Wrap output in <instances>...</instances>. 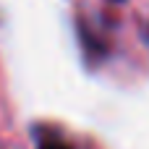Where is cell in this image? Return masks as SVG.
<instances>
[{
	"mask_svg": "<svg viewBox=\"0 0 149 149\" xmlns=\"http://www.w3.org/2000/svg\"><path fill=\"white\" fill-rule=\"evenodd\" d=\"M141 37H144V45L149 47V26H144V31H141Z\"/></svg>",
	"mask_w": 149,
	"mask_h": 149,
	"instance_id": "obj_3",
	"label": "cell"
},
{
	"mask_svg": "<svg viewBox=\"0 0 149 149\" xmlns=\"http://www.w3.org/2000/svg\"><path fill=\"white\" fill-rule=\"evenodd\" d=\"M76 34H79V45L84 50V60L89 65H100L110 55V39H107V34L100 31L97 24L86 21L84 16H79V21H76Z\"/></svg>",
	"mask_w": 149,
	"mask_h": 149,
	"instance_id": "obj_1",
	"label": "cell"
},
{
	"mask_svg": "<svg viewBox=\"0 0 149 149\" xmlns=\"http://www.w3.org/2000/svg\"><path fill=\"white\" fill-rule=\"evenodd\" d=\"M37 149H73L63 136H58L55 131H47V134H37Z\"/></svg>",
	"mask_w": 149,
	"mask_h": 149,
	"instance_id": "obj_2",
	"label": "cell"
},
{
	"mask_svg": "<svg viewBox=\"0 0 149 149\" xmlns=\"http://www.w3.org/2000/svg\"><path fill=\"white\" fill-rule=\"evenodd\" d=\"M110 3H118V5H123V3H126V0H110Z\"/></svg>",
	"mask_w": 149,
	"mask_h": 149,
	"instance_id": "obj_4",
	"label": "cell"
}]
</instances>
